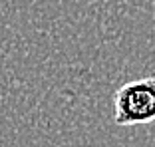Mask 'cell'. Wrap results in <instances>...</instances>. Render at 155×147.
<instances>
[{
  "label": "cell",
  "mask_w": 155,
  "mask_h": 147,
  "mask_svg": "<svg viewBox=\"0 0 155 147\" xmlns=\"http://www.w3.org/2000/svg\"><path fill=\"white\" fill-rule=\"evenodd\" d=\"M114 121L121 127L155 121V78L123 83L114 96Z\"/></svg>",
  "instance_id": "6da1fadb"
}]
</instances>
